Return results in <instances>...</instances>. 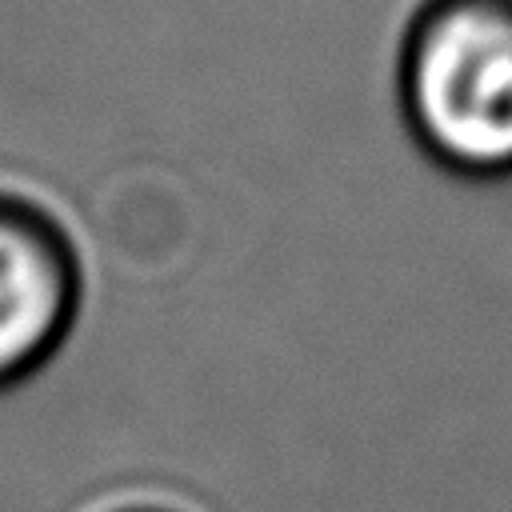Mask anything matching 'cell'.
Segmentation results:
<instances>
[{"mask_svg": "<svg viewBox=\"0 0 512 512\" xmlns=\"http://www.w3.org/2000/svg\"><path fill=\"white\" fill-rule=\"evenodd\" d=\"M412 144L464 180L512 176V0H420L396 52Z\"/></svg>", "mask_w": 512, "mask_h": 512, "instance_id": "obj_1", "label": "cell"}, {"mask_svg": "<svg viewBox=\"0 0 512 512\" xmlns=\"http://www.w3.org/2000/svg\"><path fill=\"white\" fill-rule=\"evenodd\" d=\"M112 512H172V508H160V504H124V508H112Z\"/></svg>", "mask_w": 512, "mask_h": 512, "instance_id": "obj_3", "label": "cell"}, {"mask_svg": "<svg viewBox=\"0 0 512 512\" xmlns=\"http://www.w3.org/2000/svg\"><path fill=\"white\" fill-rule=\"evenodd\" d=\"M80 304L84 268L64 224L32 196L0 188V392L64 348Z\"/></svg>", "mask_w": 512, "mask_h": 512, "instance_id": "obj_2", "label": "cell"}]
</instances>
